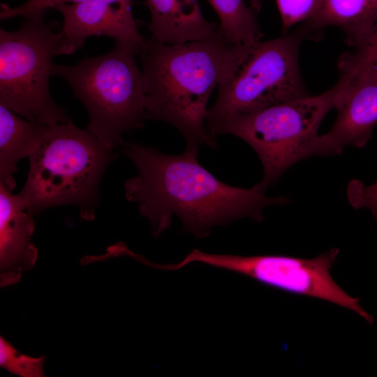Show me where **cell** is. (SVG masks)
<instances>
[{"label":"cell","instance_id":"1","mask_svg":"<svg viewBox=\"0 0 377 377\" xmlns=\"http://www.w3.org/2000/svg\"><path fill=\"white\" fill-rule=\"evenodd\" d=\"M121 149L138 171L125 183L126 198L138 203L155 237L170 228L173 216L184 231L202 239L213 227L241 218L261 222L265 207L288 202L286 196L266 197L259 184L244 188L219 180L198 162L195 147L170 155L131 141Z\"/></svg>","mask_w":377,"mask_h":377},{"label":"cell","instance_id":"2","mask_svg":"<svg viewBox=\"0 0 377 377\" xmlns=\"http://www.w3.org/2000/svg\"><path fill=\"white\" fill-rule=\"evenodd\" d=\"M246 45L229 43L221 34L180 44L145 40L138 55L147 119L175 127L186 146L215 147L205 126L208 101L233 73Z\"/></svg>","mask_w":377,"mask_h":377},{"label":"cell","instance_id":"3","mask_svg":"<svg viewBox=\"0 0 377 377\" xmlns=\"http://www.w3.org/2000/svg\"><path fill=\"white\" fill-rule=\"evenodd\" d=\"M87 128L72 121L49 125L34 152L19 193L31 216L61 205L79 207L81 218L92 221L99 201V185L116 158Z\"/></svg>","mask_w":377,"mask_h":377},{"label":"cell","instance_id":"4","mask_svg":"<svg viewBox=\"0 0 377 377\" xmlns=\"http://www.w3.org/2000/svg\"><path fill=\"white\" fill-rule=\"evenodd\" d=\"M142 45L116 41L110 52L73 65H52L51 76L64 78L89 117L87 129L112 150L122 135L142 128L147 119L142 71L135 57Z\"/></svg>","mask_w":377,"mask_h":377},{"label":"cell","instance_id":"5","mask_svg":"<svg viewBox=\"0 0 377 377\" xmlns=\"http://www.w3.org/2000/svg\"><path fill=\"white\" fill-rule=\"evenodd\" d=\"M339 87L337 83L318 96L309 95L235 117L219 125L212 135H234L253 149L264 170L258 184L266 191L288 168L309 156H318V128L326 114L334 108Z\"/></svg>","mask_w":377,"mask_h":377},{"label":"cell","instance_id":"6","mask_svg":"<svg viewBox=\"0 0 377 377\" xmlns=\"http://www.w3.org/2000/svg\"><path fill=\"white\" fill-rule=\"evenodd\" d=\"M45 14L25 17L16 31L0 29V105L30 121L53 125L71 119L50 91L52 59L61 55L64 39Z\"/></svg>","mask_w":377,"mask_h":377},{"label":"cell","instance_id":"7","mask_svg":"<svg viewBox=\"0 0 377 377\" xmlns=\"http://www.w3.org/2000/svg\"><path fill=\"white\" fill-rule=\"evenodd\" d=\"M306 36L302 28L289 36L247 45L236 68L219 85L208 109L207 129L212 131L235 117L308 96L298 65V50Z\"/></svg>","mask_w":377,"mask_h":377},{"label":"cell","instance_id":"8","mask_svg":"<svg viewBox=\"0 0 377 377\" xmlns=\"http://www.w3.org/2000/svg\"><path fill=\"white\" fill-rule=\"evenodd\" d=\"M339 250L332 249L311 259L284 255L243 256L213 254L194 249L177 264L165 265V270H177L191 263H201L234 272L265 286L288 293L313 297L354 311L371 324L374 318L334 280L330 269Z\"/></svg>","mask_w":377,"mask_h":377},{"label":"cell","instance_id":"9","mask_svg":"<svg viewBox=\"0 0 377 377\" xmlns=\"http://www.w3.org/2000/svg\"><path fill=\"white\" fill-rule=\"evenodd\" d=\"M332 128L318 140V156L341 154L346 146L364 147L377 124V73L341 71Z\"/></svg>","mask_w":377,"mask_h":377},{"label":"cell","instance_id":"10","mask_svg":"<svg viewBox=\"0 0 377 377\" xmlns=\"http://www.w3.org/2000/svg\"><path fill=\"white\" fill-rule=\"evenodd\" d=\"M133 6V0H86L57 6L55 9L63 17L61 54H73L91 36H106L115 41L143 45L145 39L138 31Z\"/></svg>","mask_w":377,"mask_h":377},{"label":"cell","instance_id":"11","mask_svg":"<svg viewBox=\"0 0 377 377\" xmlns=\"http://www.w3.org/2000/svg\"><path fill=\"white\" fill-rule=\"evenodd\" d=\"M34 221L18 193L0 185V284H15L35 265L38 251L31 242Z\"/></svg>","mask_w":377,"mask_h":377},{"label":"cell","instance_id":"12","mask_svg":"<svg viewBox=\"0 0 377 377\" xmlns=\"http://www.w3.org/2000/svg\"><path fill=\"white\" fill-rule=\"evenodd\" d=\"M151 14L147 24L151 38L165 44H180L214 38L219 24L207 20L198 0H145Z\"/></svg>","mask_w":377,"mask_h":377},{"label":"cell","instance_id":"13","mask_svg":"<svg viewBox=\"0 0 377 377\" xmlns=\"http://www.w3.org/2000/svg\"><path fill=\"white\" fill-rule=\"evenodd\" d=\"M48 126L24 120L0 105V185L13 191L17 163L34 152Z\"/></svg>","mask_w":377,"mask_h":377},{"label":"cell","instance_id":"14","mask_svg":"<svg viewBox=\"0 0 377 377\" xmlns=\"http://www.w3.org/2000/svg\"><path fill=\"white\" fill-rule=\"evenodd\" d=\"M377 24V0H321L316 13L301 27L306 35L328 26L341 28L353 47Z\"/></svg>","mask_w":377,"mask_h":377},{"label":"cell","instance_id":"15","mask_svg":"<svg viewBox=\"0 0 377 377\" xmlns=\"http://www.w3.org/2000/svg\"><path fill=\"white\" fill-rule=\"evenodd\" d=\"M216 12L222 36L233 44L252 45L260 41L262 33L254 9L244 0H207Z\"/></svg>","mask_w":377,"mask_h":377},{"label":"cell","instance_id":"16","mask_svg":"<svg viewBox=\"0 0 377 377\" xmlns=\"http://www.w3.org/2000/svg\"><path fill=\"white\" fill-rule=\"evenodd\" d=\"M354 47L353 52L344 54L339 59V71L377 73V24Z\"/></svg>","mask_w":377,"mask_h":377},{"label":"cell","instance_id":"17","mask_svg":"<svg viewBox=\"0 0 377 377\" xmlns=\"http://www.w3.org/2000/svg\"><path fill=\"white\" fill-rule=\"evenodd\" d=\"M45 357H33L17 351L3 337H0V366L21 377L44 376Z\"/></svg>","mask_w":377,"mask_h":377},{"label":"cell","instance_id":"18","mask_svg":"<svg viewBox=\"0 0 377 377\" xmlns=\"http://www.w3.org/2000/svg\"><path fill=\"white\" fill-rule=\"evenodd\" d=\"M283 31L293 25L310 20L317 12L321 0H276Z\"/></svg>","mask_w":377,"mask_h":377},{"label":"cell","instance_id":"19","mask_svg":"<svg viewBox=\"0 0 377 377\" xmlns=\"http://www.w3.org/2000/svg\"><path fill=\"white\" fill-rule=\"evenodd\" d=\"M86 0H27L22 5L10 8L1 4L0 18L1 20H10L16 17H27L38 13H45L47 9L56 8L63 4H74Z\"/></svg>","mask_w":377,"mask_h":377},{"label":"cell","instance_id":"20","mask_svg":"<svg viewBox=\"0 0 377 377\" xmlns=\"http://www.w3.org/2000/svg\"><path fill=\"white\" fill-rule=\"evenodd\" d=\"M347 198L355 209H370L377 222V181L365 186L359 180H352L347 188Z\"/></svg>","mask_w":377,"mask_h":377}]
</instances>
